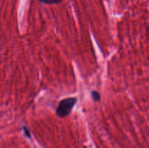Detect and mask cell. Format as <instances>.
Returning a JSON list of instances; mask_svg holds the SVG:
<instances>
[{
	"label": "cell",
	"instance_id": "cell-2",
	"mask_svg": "<svg viewBox=\"0 0 149 148\" xmlns=\"http://www.w3.org/2000/svg\"><path fill=\"white\" fill-rule=\"evenodd\" d=\"M91 95H92V97H93V99L94 101L97 102V101H100V94L98 91H93L91 92Z\"/></svg>",
	"mask_w": 149,
	"mask_h": 148
},
{
	"label": "cell",
	"instance_id": "cell-3",
	"mask_svg": "<svg viewBox=\"0 0 149 148\" xmlns=\"http://www.w3.org/2000/svg\"><path fill=\"white\" fill-rule=\"evenodd\" d=\"M41 2L45 3V4H57V3H59L60 1H61L62 0H39Z\"/></svg>",
	"mask_w": 149,
	"mask_h": 148
},
{
	"label": "cell",
	"instance_id": "cell-5",
	"mask_svg": "<svg viewBox=\"0 0 149 148\" xmlns=\"http://www.w3.org/2000/svg\"><path fill=\"white\" fill-rule=\"evenodd\" d=\"M147 36H148V39H149V24L148 26V28H147Z\"/></svg>",
	"mask_w": 149,
	"mask_h": 148
},
{
	"label": "cell",
	"instance_id": "cell-4",
	"mask_svg": "<svg viewBox=\"0 0 149 148\" xmlns=\"http://www.w3.org/2000/svg\"><path fill=\"white\" fill-rule=\"evenodd\" d=\"M23 132H24L25 135H26V136H27L28 138H31V136L30 131L29 130V129H28L27 127H26V126H23Z\"/></svg>",
	"mask_w": 149,
	"mask_h": 148
},
{
	"label": "cell",
	"instance_id": "cell-1",
	"mask_svg": "<svg viewBox=\"0 0 149 148\" xmlns=\"http://www.w3.org/2000/svg\"><path fill=\"white\" fill-rule=\"evenodd\" d=\"M77 102V97H68L62 100L56 109L57 115L60 118H65L69 115Z\"/></svg>",
	"mask_w": 149,
	"mask_h": 148
}]
</instances>
